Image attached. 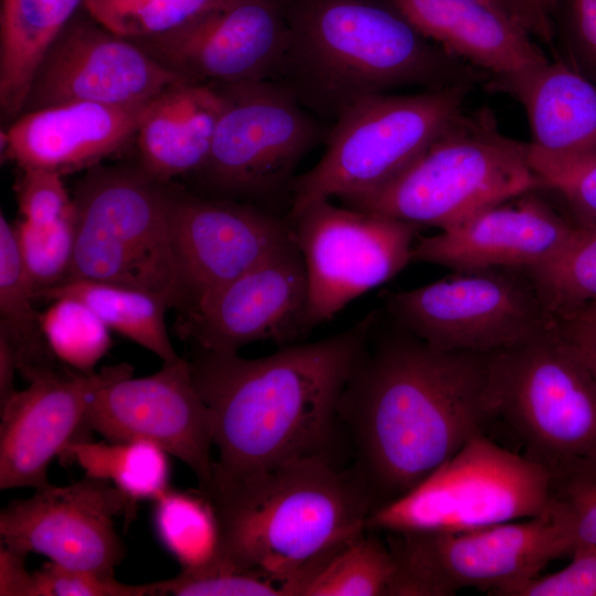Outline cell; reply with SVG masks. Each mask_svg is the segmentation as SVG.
<instances>
[{
    "mask_svg": "<svg viewBox=\"0 0 596 596\" xmlns=\"http://www.w3.org/2000/svg\"><path fill=\"white\" fill-rule=\"evenodd\" d=\"M487 356L433 348L381 310L339 404L375 509L485 434Z\"/></svg>",
    "mask_w": 596,
    "mask_h": 596,
    "instance_id": "1",
    "label": "cell"
},
{
    "mask_svg": "<svg viewBox=\"0 0 596 596\" xmlns=\"http://www.w3.org/2000/svg\"><path fill=\"white\" fill-rule=\"evenodd\" d=\"M380 313L371 310L336 334L257 359L194 347L188 361L212 413L219 451L212 485L202 492L296 458L333 457L340 400Z\"/></svg>",
    "mask_w": 596,
    "mask_h": 596,
    "instance_id": "2",
    "label": "cell"
},
{
    "mask_svg": "<svg viewBox=\"0 0 596 596\" xmlns=\"http://www.w3.org/2000/svg\"><path fill=\"white\" fill-rule=\"evenodd\" d=\"M280 2L288 41L278 81L322 123L372 95L489 78L427 39L392 0Z\"/></svg>",
    "mask_w": 596,
    "mask_h": 596,
    "instance_id": "3",
    "label": "cell"
},
{
    "mask_svg": "<svg viewBox=\"0 0 596 596\" xmlns=\"http://www.w3.org/2000/svg\"><path fill=\"white\" fill-rule=\"evenodd\" d=\"M204 494L219 522L217 555L268 576L284 596L368 531L375 509L355 470L328 456L288 460Z\"/></svg>",
    "mask_w": 596,
    "mask_h": 596,
    "instance_id": "4",
    "label": "cell"
},
{
    "mask_svg": "<svg viewBox=\"0 0 596 596\" xmlns=\"http://www.w3.org/2000/svg\"><path fill=\"white\" fill-rule=\"evenodd\" d=\"M545 189L529 143L504 135L491 108L460 111L398 177L340 200L344 206L440 230L512 198Z\"/></svg>",
    "mask_w": 596,
    "mask_h": 596,
    "instance_id": "5",
    "label": "cell"
},
{
    "mask_svg": "<svg viewBox=\"0 0 596 596\" xmlns=\"http://www.w3.org/2000/svg\"><path fill=\"white\" fill-rule=\"evenodd\" d=\"M485 401L551 475L596 459V381L551 330L487 356Z\"/></svg>",
    "mask_w": 596,
    "mask_h": 596,
    "instance_id": "6",
    "label": "cell"
},
{
    "mask_svg": "<svg viewBox=\"0 0 596 596\" xmlns=\"http://www.w3.org/2000/svg\"><path fill=\"white\" fill-rule=\"evenodd\" d=\"M473 87L379 94L347 108L332 124L320 160L295 177L288 219L316 202L369 193L394 180L464 110Z\"/></svg>",
    "mask_w": 596,
    "mask_h": 596,
    "instance_id": "7",
    "label": "cell"
},
{
    "mask_svg": "<svg viewBox=\"0 0 596 596\" xmlns=\"http://www.w3.org/2000/svg\"><path fill=\"white\" fill-rule=\"evenodd\" d=\"M85 171L72 198L75 246L65 281L132 287L166 297L173 308L168 183L156 181L139 164L99 163Z\"/></svg>",
    "mask_w": 596,
    "mask_h": 596,
    "instance_id": "8",
    "label": "cell"
},
{
    "mask_svg": "<svg viewBox=\"0 0 596 596\" xmlns=\"http://www.w3.org/2000/svg\"><path fill=\"white\" fill-rule=\"evenodd\" d=\"M390 596H448L464 588L511 596L576 544L552 503L540 515L462 532H389Z\"/></svg>",
    "mask_w": 596,
    "mask_h": 596,
    "instance_id": "9",
    "label": "cell"
},
{
    "mask_svg": "<svg viewBox=\"0 0 596 596\" xmlns=\"http://www.w3.org/2000/svg\"><path fill=\"white\" fill-rule=\"evenodd\" d=\"M215 87L224 106L209 157L194 173L205 194L267 210L285 195L290 203L295 170L329 130L280 81Z\"/></svg>",
    "mask_w": 596,
    "mask_h": 596,
    "instance_id": "10",
    "label": "cell"
},
{
    "mask_svg": "<svg viewBox=\"0 0 596 596\" xmlns=\"http://www.w3.org/2000/svg\"><path fill=\"white\" fill-rule=\"evenodd\" d=\"M551 497L545 467L480 434L405 494L374 509L368 530L469 531L540 515Z\"/></svg>",
    "mask_w": 596,
    "mask_h": 596,
    "instance_id": "11",
    "label": "cell"
},
{
    "mask_svg": "<svg viewBox=\"0 0 596 596\" xmlns=\"http://www.w3.org/2000/svg\"><path fill=\"white\" fill-rule=\"evenodd\" d=\"M383 313L433 348L490 354L556 326L523 269L454 272L428 285L384 291Z\"/></svg>",
    "mask_w": 596,
    "mask_h": 596,
    "instance_id": "12",
    "label": "cell"
},
{
    "mask_svg": "<svg viewBox=\"0 0 596 596\" xmlns=\"http://www.w3.org/2000/svg\"><path fill=\"white\" fill-rule=\"evenodd\" d=\"M307 273V329L389 281L408 263L421 226L322 200L292 220Z\"/></svg>",
    "mask_w": 596,
    "mask_h": 596,
    "instance_id": "13",
    "label": "cell"
},
{
    "mask_svg": "<svg viewBox=\"0 0 596 596\" xmlns=\"http://www.w3.org/2000/svg\"><path fill=\"white\" fill-rule=\"evenodd\" d=\"M168 232L179 316L294 240L291 222L276 212L171 183Z\"/></svg>",
    "mask_w": 596,
    "mask_h": 596,
    "instance_id": "14",
    "label": "cell"
},
{
    "mask_svg": "<svg viewBox=\"0 0 596 596\" xmlns=\"http://www.w3.org/2000/svg\"><path fill=\"white\" fill-rule=\"evenodd\" d=\"M132 366L95 389L84 427L113 443L136 439L157 444L185 464L201 491L213 481V416L193 382L188 360L179 358L148 376L132 377Z\"/></svg>",
    "mask_w": 596,
    "mask_h": 596,
    "instance_id": "15",
    "label": "cell"
},
{
    "mask_svg": "<svg viewBox=\"0 0 596 596\" xmlns=\"http://www.w3.org/2000/svg\"><path fill=\"white\" fill-rule=\"evenodd\" d=\"M34 491L1 510V543L58 565L114 575L126 554L115 519L131 520L137 502L109 481L88 476Z\"/></svg>",
    "mask_w": 596,
    "mask_h": 596,
    "instance_id": "16",
    "label": "cell"
},
{
    "mask_svg": "<svg viewBox=\"0 0 596 596\" xmlns=\"http://www.w3.org/2000/svg\"><path fill=\"white\" fill-rule=\"evenodd\" d=\"M185 82L82 8L41 61L22 113L72 104L136 105Z\"/></svg>",
    "mask_w": 596,
    "mask_h": 596,
    "instance_id": "17",
    "label": "cell"
},
{
    "mask_svg": "<svg viewBox=\"0 0 596 596\" xmlns=\"http://www.w3.org/2000/svg\"><path fill=\"white\" fill-rule=\"evenodd\" d=\"M185 82L278 81L288 41L280 0H234L171 32L132 40Z\"/></svg>",
    "mask_w": 596,
    "mask_h": 596,
    "instance_id": "18",
    "label": "cell"
},
{
    "mask_svg": "<svg viewBox=\"0 0 596 596\" xmlns=\"http://www.w3.org/2000/svg\"><path fill=\"white\" fill-rule=\"evenodd\" d=\"M306 266L295 238L179 316L193 345L238 353L249 343L291 344L308 333Z\"/></svg>",
    "mask_w": 596,
    "mask_h": 596,
    "instance_id": "19",
    "label": "cell"
},
{
    "mask_svg": "<svg viewBox=\"0 0 596 596\" xmlns=\"http://www.w3.org/2000/svg\"><path fill=\"white\" fill-rule=\"evenodd\" d=\"M129 365L99 372L43 368L23 375L28 387L0 407V489L49 486V466L84 428L92 392Z\"/></svg>",
    "mask_w": 596,
    "mask_h": 596,
    "instance_id": "20",
    "label": "cell"
},
{
    "mask_svg": "<svg viewBox=\"0 0 596 596\" xmlns=\"http://www.w3.org/2000/svg\"><path fill=\"white\" fill-rule=\"evenodd\" d=\"M483 87L522 105L530 163L546 190L596 160V85L563 60L490 77Z\"/></svg>",
    "mask_w": 596,
    "mask_h": 596,
    "instance_id": "21",
    "label": "cell"
},
{
    "mask_svg": "<svg viewBox=\"0 0 596 596\" xmlns=\"http://www.w3.org/2000/svg\"><path fill=\"white\" fill-rule=\"evenodd\" d=\"M575 224L529 192L487 207L433 236H418L411 263L453 272L482 268L528 269L555 254Z\"/></svg>",
    "mask_w": 596,
    "mask_h": 596,
    "instance_id": "22",
    "label": "cell"
},
{
    "mask_svg": "<svg viewBox=\"0 0 596 596\" xmlns=\"http://www.w3.org/2000/svg\"><path fill=\"white\" fill-rule=\"evenodd\" d=\"M149 103H72L22 113L1 130V156L20 169L87 170L136 137Z\"/></svg>",
    "mask_w": 596,
    "mask_h": 596,
    "instance_id": "23",
    "label": "cell"
},
{
    "mask_svg": "<svg viewBox=\"0 0 596 596\" xmlns=\"http://www.w3.org/2000/svg\"><path fill=\"white\" fill-rule=\"evenodd\" d=\"M392 1L427 39L489 78L549 61L525 29L481 2Z\"/></svg>",
    "mask_w": 596,
    "mask_h": 596,
    "instance_id": "24",
    "label": "cell"
},
{
    "mask_svg": "<svg viewBox=\"0 0 596 596\" xmlns=\"http://www.w3.org/2000/svg\"><path fill=\"white\" fill-rule=\"evenodd\" d=\"M215 87L180 82L152 98L136 132L139 166L156 181L196 173L205 163L223 110Z\"/></svg>",
    "mask_w": 596,
    "mask_h": 596,
    "instance_id": "25",
    "label": "cell"
},
{
    "mask_svg": "<svg viewBox=\"0 0 596 596\" xmlns=\"http://www.w3.org/2000/svg\"><path fill=\"white\" fill-rule=\"evenodd\" d=\"M85 0H0V118L21 114L46 51Z\"/></svg>",
    "mask_w": 596,
    "mask_h": 596,
    "instance_id": "26",
    "label": "cell"
},
{
    "mask_svg": "<svg viewBox=\"0 0 596 596\" xmlns=\"http://www.w3.org/2000/svg\"><path fill=\"white\" fill-rule=\"evenodd\" d=\"M72 297L88 306L110 329L141 345L163 363L178 360L166 326L169 300L150 291L92 280H70L39 291L35 299Z\"/></svg>",
    "mask_w": 596,
    "mask_h": 596,
    "instance_id": "27",
    "label": "cell"
},
{
    "mask_svg": "<svg viewBox=\"0 0 596 596\" xmlns=\"http://www.w3.org/2000/svg\"><path fill=\"white\" fill-rule=\"evenodd\" d=\"M86 476L104 479L131 500H156L169 490V454L155 443L136 439L119 443H70L62 451Z\"/></svg>",
    "mask_w": 596,
    "mask_h": 596,
    "instance_id": "28",
    "label": "cell"
},
{
    "mask_svg": "<svg viewBox=\"0 0 596 596\" xmlns=\"http://www.w3.org/2000/svg\"><path fill=\"white\" fill-rule=\"evenodd\" d=\"M35 289L22 265L14 226L0 214V333L15 349L19 373L55 368L56 359L47 347L41 313L33 307Z\"/></svg>",
    "mask_w": 596,
    "mask_h": 596,
    "instance_id": "29",
    "label": "cell"
},
{
    "mask_svg": "<svg viewBox=\"0 0 596 596\" xmlns=\"http://www.w3.org/2000/svg\"><path fill=\"white\" fill-rule=\"evenodd\" d=\"M395 563L386 542L366 531L286 588V596H390Z\"/></svg>",
    "mask_w": 596,
    "mask_h": 596,
    "instance_id": "30",
    "label": "cell"
},
{
    "mask_svg": "<svg viewBox=\"0 0 596 596\" xmlns=\"http://www.w3.org/2000/svg\"><path fill=\"white\" fill-rule=\"evenodd\" d=\"M523 270L555 321L596 304V223L575 224L555 254Z\"/></svg>",
    "mask_w": 596,
    "mask_h": 596,
    "instance_id": "31",
    "label": "cell"
},
{
    "mask_svg": "<svg viewBox=\"0 0 596 596\" xmlns=\"http://www.w3.org/2000/svg\"><path fill=\"white\" fill-rule=\"evenodd\" d=\"M156 533L182 568L199 567L219 552L220 529L212 502L198 492L167 490L155 500Z\"/></svg>",
    "mask_w": 596,
    "mask_h": 596,
    "instance_id": "32",
    "label": "cell"
},
{
    "mask_svg": "<svg viewBox=\"0 0 596 596\" xmlns=\"http://www.w3.org/2000/svg\"><path fill=\"white\" fill-rule=\"evenodd\" d=\"M40 319L53 355L75 371H94L111 347L110 329L76 298L54 299Z\"/></svg>",
    "mask_w": 596,
    "mask_h": 596,
    "instance_id": "33",
    "label": "cell"
},
{
    "mask_svg": "<svg viewBox=\"0 0 596 596\" xmlns=\"http://www.w3.org/2000/svg\"><path fill=\"white\" fill-rule=\"evenodd\" d=\"M234 0H85L100 24L129 40L161 35Z\"/></svg>",
    "mask_w": 596,
    "mask_h": 596,
    "instance_id": "34",
    "label": "cell"
},
{
    "mask_svg": "<svg viewBox=\"0 0 596 596\" xmlns=\"http://www.w3.org/2000/svg\"><path fill=\"white\" fill-rule=\"evenodd\" d=\"M13 226L19 255L35 294L63 284L71 269L75 246L73 203L53 222L35 224L21 219Z\"/></svg>",
    "mask_w": 596,
    "mask_h": 596,
    "instance_id": "35",
    "label": "cell"
},
{
    "mask_svg": "<svg viewBox=\"0 0 596 596\" xmlns=\"http://www.w3.org/2000/svg\"><path fill=\"white\" fill-rule=\"evenodd\" d=\"M158 595L175 596H284L280 586L263 573L235 565L215 555L175 577L156 582Z\"/></svg>",
    "mask_w": 596,
    "mask_h": 596,
    "instance_id": "36",
    "label": "cell"
},
{
    "mask_svg": "<svg viewBox=\"0 0 596 596\" xmlns=\"http://www.w3.org/2000/svg\"><path fill=\"white\" fill-rule=\"evenodd\" d=\"M551 498L575 544L596 545V459L578 461L552 473Z\"/></svg>",
    "mask_w": 596,
    "mask_h": 596,
    "instance_id": "37",
    "label": "cell"
},
{
    "mask_svg": "<svg viewBox=\"0 0 596 596\" xmlns=\"http://www.w3.org/2000/svg\"><path fill=\"white\" fill-rule=\"evenodd\" d=\"M552 22L563 61L596 85V0H558Z\"/></svg>",
    "mask_w": 596,
    "mask_h": 596,
    "instance_id": "38",
    "label": "cell"
},
{
    "mask_svg": "<svg viewBox=\"0 0 596 596\" xmlns=\"http://www.w3.org/2000/svg\"><path fill=\"white\" fill-rule=\"evenodd\" d=\"M38 596H153L157 584L130 585L114 575L74 568L56 563L35 572Z\"/></svg>",
    "mask_w": 596,
    "mask_h": 596,
    "instance_id": "39",
    "label": "cell"
},
{
    "mask_svg": "<svg viewBox=\"0 0 596 596\" xmlns=\"http://www.w3.org/2000/svg\"><path fill=\"white\" fill-rule=\"evenodd\" d=\"M15 194L22 220L45 224L60 219L72 206L62 174L39 168L21 169Z\"/></svg>",
    "mask_w": 596,
    "mask_h": 596,
    "instance_id": "40",
    "label": "cell"
},
{
    "mask_svg": "<svg viewBox=\"0 0 596 596\" xmlns=\"http://www.w3.org/2000/svg\"><path fill=\"white\" fill-rule=\"evenodd\" d=\"M564 568L539 575L511 596H596V545L579 543Z\"/></svg>",
    "mask_w": 596,
    "mask_h": 596,
    "instance_id": "41",
    "label": "cell"
},
{
    "mask_svg": "<svg viewBox=\"0 0 596 596\" xmlns=\"http://www.w3.org/2000/svg\"><path fill=\"white\" fill-rule=\"evenodd\" d=\"M558 192L576 217V224L596 223V160L558 183Z\"/></svg>",
    "mask_w": 596,
    "mask_h": 596,
    "instance_id": "42",
    "label": "cell"
},
{
    "mask_svg": "<svg viewBox=\"0 0 596 596\" xmlns=\"http://www.w3.org/2000/svg\"><path fill=\"white\" fill-rule=\"evenodd\" d=\"M556 331L596 381V316L578 313L558 320Z\"/></svg>",
    "mask_w": 596,
    "mask_h": 596,
    "instance_id": "43",
    "label": "cell"
},
{
    "mask_svg": "<svg viewBox=\"0 0 596 596\" xmlns=\"http://www.w3.org/2000/svg\"><path fill=\"white\" fill-rule=\"evenodd\" d=\"M28 554L1 543L0 596H38L35 574H31L25 566Z\"/></svg>",
    "mask_w": 596,
    "mask_h": 596,
    "instance_id": "44",
    "label": "cell"
},
{
    "mask_svg": "<svg viewBox=\"0 0 596 596\" xmlns=\"http://www.w3.org/2000/svg\"><path fill=\"white\" fill-rule=\"evenodd\" d=\"M487 4L525 29L534 39L552 45L555 35L552 25L546 23L533 9L529 0H473Z\"/></svg>",
    "mask_w": 596,
    "mask_h": 596,
    "instance_id": "45",
    "label": "cell"
},
{
    "mask_svg": "<svg viewBox=\"0 0 596 596\" xmlns=\"http://www.w3.org/2000/svg\"><path fill=\"white\" fill-rule=\"evenodd\" d=\"M19 372L18 355L10 340L0 333V407L17 392L14 374Z\"/></svg>",
    "mask_w": 596,
    "mask_h": 596,
    "instance_id": "46",
    "label": "cell"
},
{
    "mask_svg": "<svg viewBox=\"0 0 596 596\" xmlns=\"http://www.w3.org/2000/svg\"><path fill=\"white\" fill-rule=\"evenodd\" d=\"M558 0H529L536 13L553 26L552 15ZM554 28V26H553Z\"/></svg>",
    "mask_w": 596,
    "mask_h": 596,
    "instance_id": "47",
    "label": "cell"
},
{
    "mask_svg": "<svg viewBox=\"0 0 596 596\" xmlns=\"http://www.w3.org/2000/svg\"><path fill=\"white\" fill-rule=\"evenodd\" d=\"M579 313H588V315L596 316V304L592 305L590 307L586 308L585 310H583Z\"/></svg>",
    "mask_w": 596,
    "mask_h": 596,
    "instance_id": "48",
    "label": "cell"
}]
</instances>
